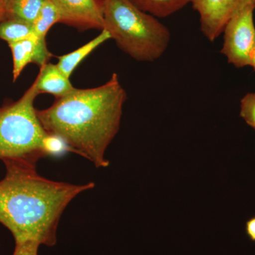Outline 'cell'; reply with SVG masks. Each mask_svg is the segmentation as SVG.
Masks as SVG:
<instances>
[{
	"instance_id": "7",
	"label": "cell",
	"mask_w": 255,
	"mask_h": 255,
	"mask_svg": "<svg viewBox=\"0 0 255 255\" xmlns=\"http://www.w3.org/2000/svg\"><path fill=\"white\" fill-rule=\"evenodd\" d=\"M59 13V23L79 31L104 29L103 0H52Z\"/></svg>"
},
{
	"instance_id": "17",
	"label": "cell",
	"mask_w": 255,
	"mask_h": 255,
	"mask_svg": "<svg viewBox=\"0 0 255 255\" xmlns=\"http://www.w3.org/2000/svg\"><path fill=\"white\" fill-rule=\"evenodd\" d=\"M246 232L249 239L255 243V216L247 221Z\"/></svg>"
},
{
	"instance_id": "5",
	"label": "cell",
	"mask_w": 255,
	"mask_h": 255,
	"mask_svg": "<svg viewBox=\"0 0 255 255\" xmlns=\"http://www.w3.org/2000/svg\"><path fill=\"white\" fill-rule=\"evenodd\" d=\"M255 7L248 6L237 13L223 30V46L221 53L228 63L236 68L249 66L250 54L255 45Z\"/></svg>"
},
{
	"instance_id": "15",
	"label": "cell",
	"mask_w": 255,
	"mask_h": 255,
	"mask_svg": "<svg viewBox=\"0 0 255 255\" xmlns=\"http://www.w3.org/2000/svg\"><path fill=\"white\" fill-rule=\"evenodd\" d=\"M240 115L255 130V92L248 93L241 101Z\"/></svg>"
},
{
	"instance_id": "3",
	"label": "cell",
	"mask_w": 255,
	"mask_h": 255,
	"mask_svg": "<svg viewBox=\"0 0 255 255\" xmlns=\"http://www.w3.org/2000/svg\"><path fill=\"white\" fill-rule=\"evenodd\" d=\"M40 95L36 80L19 100L0 108V160L36 167L40 159L69 152L60 137L42 125L34 101Z\"/></svg>"
},
{
	"instance_id": "16",
	"label": "cell",
	"mask_w": 255,
	"mask_h": 255,
	"mask_svg": "<svg viewBox=\"0 0 255 255\" xmlns=\"http://www.w3.org/2000/svg\"><path fill=\"white\" fill-rule=\"evenodd\" d=\"M40 246L41 245L35 241L15 242L12 255H38Z\"/></svg>"
},
{
	"instance_id": "18",
	"label": "cell",
	"mask_w": 255,
	"mask_h": 255,
	"mask_svg": "<svg viewBox=\"0 0 255 255\" xmlns=\"http://www.w3.org/2000/svg\"><path fill=\"white\" fill-rule=\"evenodd\" d=\"M10 0H0V21H2L7 14Z\"/></svg>"
},
{
	"instance_id": "19",
	"label": "cell",
	"mask_w": 255,
	"mask_h": 255,
	"mask_svg": "<svg viewBox=\"0 0 255 255\" xmlns=\"http://www.w3.org/2000/svg\"><path fill=\"white\" fill-rule=\"evenodd\" d=\"M249 66H251L255 71V45L253 47V50H251V54H250Z\"/></svg>"
},
{
	"instance_id": "14",
	"label": "cell",
	"mask_w": 255,
	"mask_h": 255,
	"mask_svg": "<svg viewBox=\"0 0 255 255\" xmlns=\"http://www.w3.org/2000/svg\"><path fill=\"white\" fill-rule=\"evenodd\" d=\"M58 10L52 0H46L36 21L33 23V33L38 38L46 39L50 28L59 23Z\"/></svg>"
},
{
	"instance_id": "4",
	"label": "cell",
	"mask_w": 255,
	"mask_h": 255,
	"mask_svg": "<svg viewBox=\"0 0 255 255\" xmlns=\"http://www.w3.org/2000/svg\"><path fill=\"white\" fill-rule=\"evenodd\" d=\"M106 30L122 51L139 62L158 60L168 48L170 31L130 0H103Z\"/></svg>"
},
{
	"instance_id": "13",
	"label": "cell",
	"mask_w": 255,
	"mask_h": 255,
	"mask_svg": "<svg viewBox=\"0 0 255 255\" xmlns=\"http://www.w3.org/2000/svg\"><path fill=\"white\" fill-rule=\"evenodd\" d=\"M46 0H10L6 17L33 23Z\"/></svg>"
},
{
	"instance_id": "9",
	"label": "cell",
	"mask_w": 255,
	"mask_h": 255,
	"mask_svg": "<svg viewBox=\"0 0 255 255\" xmlns=\"http://www.w3.org/2000/svg\"><path fill=\"white\" fill-rule=\"evenodd\" d=\"M36 80L39 94H50L55 99L68 95L75 88L56 64L48 63L41 67Z\"/></svg>"
},
{
	"instance_id": "11",
	"label": "cell",
	"mask_w": 255,
	"mask_h": 255,
	"mask_svg": "<svg viewBox=\"0 0 255 255\" xmlns=\"http://www.w3.org/2000/svg\"><path fill=\"white\" fill-rule=\"evenodd\" d=\"M139 9L156 18L174 14L191 3V0H130Z\"/></svg>"
},
{
	"instance_id": "10",
	"label": "cell",
	"mask_w": 255,
	"mask_h": 255,
	"mask_svg": "<svg viewBox=\"0 0 255 255\" xmlns=\"http://www.w3.org/2000/svg\"><path fill=\"white\" fill-rule=\"evenodd\" d=\"M110 39H111L110 33L106 30H102V33L99 36L88 42L86 44L74 50L71 53L58 57V62L56 64L57 66L65 76L70 78L82 60L87 58L96 48Z\"/></svg>"
},
{
	"instance_id": "1",
	"label": "cell",
	"mask_w": 255,
	"mask_h": 255,
	"mask_svg": "<svg viewBox=\"0 0 255 255\" xmlns=\"http://www.w3.org/2000/svg\"><path fill=\"white\" fill-rule=\"evenodd\" d=\"M127 98L118 75L113 73L104 85L75 88L37 114L45 130L60 137L69 152L106 168L110 165L106 151L118 133Z\"/></svg>"
},
{
	"instance_id": "8",
	"label": "cell",
	"mask_w": 255,
	"mask_h": 255,
	"mask_svg": "<svg viewBox=\"0 0 255 255\" xmlns=\"http://www.w3.org/2000/svg\"><path fill=\"white\" fill-rule=\"evenodd\" d=\"M9 47L12 54L14 82L28 64L35 63L41 68L53 56L48 49L46 39H41L35 34L21 41L9 43Z\"/></svg>"
},
{
	"instance_id": "6",
	"label": "cell",
	"mask_w": 255,
	"mask_h": 255,
	"mask_svg": "<svg viewBox=\"0 0 255 255\" xmlns=\"http://www.w3.org/2000/svg\"><path fill=\"white\" fill-rule=\"evenodd\" d=\"M191 4L199 15L201 32L213 42L235 15L247 6L255 7V0H191Z\"/></svg>"
},
{
	"instance_id": "2",
	"label": "cell",
	"mask_w": 255,
	"mask_h": 255,
	"mask_svg": "<svg viewBox=\"0 0 255 255\" xmlns=\"http://www.w3.org/2000/svg\"><path fill=\"white\" fill-rule=\"evenodd\" d=\"M4 164L6 174L0 181V223L9 230L15 242L55 246L65 209L79 194L95 188V183L56 182L42 177L36 167L19 162Z\"/></svg>"
},
{
	"instance_id": "12",
	"label": "cell",
	"mask_w": 255,
	"mask_h": 255,
	"mask_svg": "<svg viewBox=\"0 0 255 255\" xmlns=\"http://www.w3.org/2000/svg\"><path fill=\"white\" fill-rule=\"evenodd\" d=\"M33 23L18 18L6 17L0 23V39L8 44L33 36Z\"/></svg>"
}]
</instances>
